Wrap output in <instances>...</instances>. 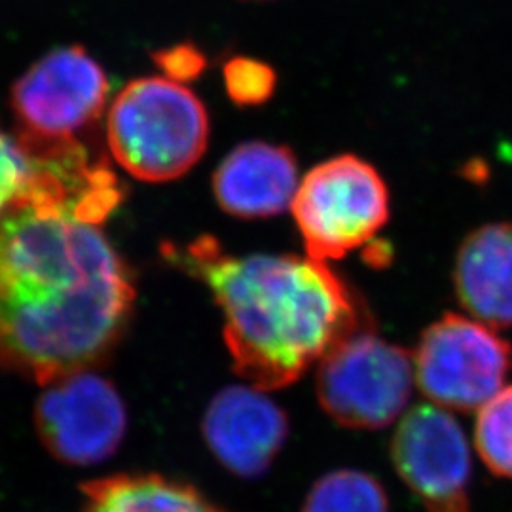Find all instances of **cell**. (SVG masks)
<instances>
[{
    "instance_id": "cell-1",
    "label": "cell",
    "mask_w": 512,
    "mask_h": 512,
    "mask_svg": "<svg viewBox=\"0 0 512 512\" xmlns=\"http://www.w3.org/2000/svg\"><path fill=\"white\" fill-rule=\"evenodd\" d=\"M29 154L27 192L0 211V368L48 385L109 359L135 287L101 228L116 175L82 143Z\"/></svg>"
},
{
    "instance_id": "cell-2",
    "label": "cell",
    "mask_w": 512,
    "mask_h": 512,
    "mask_svg": "<svg viewBox=\"0 0 512 512\" xmlns=\"http://www.w3.org/2000/svg\"><path fill=\"white\" fill-rule=\"evenodd\" d=\"M164 255L211 289L234 368L258 389L294 384L368 325L348 285L310 256H234L213 238L165 245Z\"/></svg>"
},
{
    "instance_id": "cell-3",
    "label": "cell",
    "mask_w": 512,
    "mask_h": 512,
    "mask_svg": "<svg viewBox=\"0 0 512 512\" xmlns=\"http://www.w3.org/2000/svg\"><path fill=\"white\" fill-rule=\"evenodd\" d=\"M107 141L129 175L167 183L200 162L209 141V114L183 82L169 76L137 78L110 107Z\"/></svg>"
},
{
    "instance_id": "cell-4",
    "label": "cell",
    "mask_w": 512,
    "mask_h": 512,
    "mask_svg": "<svg viewBox=\"0 0 512 512\" xmlns=\"http://www.w3.org/2000/svg\"><path fill=\"white\" fill-rule=\"evenodd\" d=\"M291 211L308 256L340 260L382 232L391 211L389 188L376 167L342 154L300 181Z\"/></svg>"
},
{
    "instance_id": "cell-5",
    "label": "cell",
    "mask_w": 512,
    "mask_h": 512,
    "mask_svg": "<svg viewBox=\"0 0 512 512\" xmlns=\"http://www.w3.org/2000/svg\"><path fill=\"white\" fill-rule=\"evenodd\" d=\"M414 357L368 327L355 330L321 359L317 399L330 418L349 429L391 425L412 397Z\"/></svg>"
},
{
    "instance_id": "cell-6",
    "label": "cell",
    "mask_w": 512,
    "mask_h": 512,
    "mask_svg": "<svg viewBox=\"0 0 512 512\" xmlns=\"http://www.w3.org/2000/svg\"><path fill=\"white\" fill-rule=\"evenodd\" d=\"M414 376L421 393L444 410H480L503 389L512 348L488 325L446 313L421 334Z\"/></svg>"
},
{
    "instance_id": "cell-7",
    "label": "cell",
    "mask_w": 512,
    "mask_h": 512,
    "mask_svg": "<svg viewBox=\"0 0 512 512\" xmlns=\"http://www.w3.org/2000/svg\"><path fill=\"white\" fill-rule=\"evenodd\" d=\"M109 99V78L82 46L55 48L12 88L18 137L38 143L71 141L93 126Z\"/></svg>"
},
{
    "instance_id": "cell-8",
    "label": "cell",
    "mask_w": 512,
    "mask_h": 512,
    "mask_svg": "<svg viewBox=\"0 0 512 512\" xmlns=\"http://www.w3.org/2000/svg\"><path fill=\"white\" fill-rule=\"evenodd\" d=\"M44 387L35 404V427L55 459L88 467L109 459L120 448L128 412L109 380L88 370Z\"/></svg>"
},
{
    "instance_id": "cell-9",
    "label": "cell",
    "mask_w": 512,
    "mask_h": 512,
    "mask_svg": "<svg viewBox=\"0 0 512 512\" xmlns=\"http://www.w3.org/2000/svg\"><path fill=\"white\" fill-rule=\"evenodd\" d=\"M404 484L429 512H469L471 450L456 418L435 404L410 408L391 442Z\"/></svg>"
},
{
    "instance_id": "cell-10",
    "label": "cell",
    "mask_w": 512,
    "mask_h": 512,
    "mask_svg": "<svg viewBox=\"0 0 512 512\" xmlns=\"http://www.w3.org/2000/svg\"><path fill=\"white\" fill-rule=\"evenodd\" d=\"M255 385H230L207 406L203 439L224 469L241 478L264 475L281 452L287 414Z\"/></svg>"
},
{
    "instance_id": "cell-11",
    "label": "cell",
    "mask_w": 512,
    "mask_h": 512,
    "mask_svg": "<svg viewBox=\"0 0 512 512\" xmlns=\"http://www.w3.org/2000/svg\"><path fill=\"white\" fill-rule=\"evenodd\" d=\"M298 184L291 148L253 141L234 148L222 160L213 177V192L226 213L266 219L291 209Z\"/></svg>"
},
{
    "instance_id": "cell-12",
    "label": "cell",
    "mask_w": 512,
    "mask_h": 512,
    "mask_svg": "<svg viewBox=\"0 0 512 512\" xmlns=\"http://www.w3.org/2000/svg\"><path fill=\"white\" fill-rule=\"evenodd\" d=\"M454 291L473 319L490 329L512 327V222H490L459 245Z\"/></svg>"
},
{
    "instance_id": "cell-13",
    "label": "cell",
    "mask_w": 512,
    "mask_h": 512,
    "mask_svg": "<svg viewBox=\"0 0 512 512\" xmlns=\"http://www.w3.org/2000/svg\"><path fill=\"white\" fill-rule=\"evenodd\" d=\"M82 512H226L196 488L162 475H112L82 484Z\"/></svg>"
},
{
    "instance_id": "cell-14",
    "label": "cell",
    "mask_w": 512,
    "mask_h": 512,
    "mask_svg": "<svg viewBox=\"0 0 512 512\" xmlns=\"http://www.w3.org/2000/svg\"><path fill=\"white\" fill-rule=\"evenodd\" d=\"M387 495L376 478L340 469L319 478L304 501L302 512H387Z\"/></svg>"
},
{
    "instance_id": "cell-15",
    "label": "cell",
    "mask_w": 512,
    "mask_h": 512,
    "mask_svg": "<svg viewBox=\"0 0 512 512\" xmlns=\"http://www.w3.org/2000/svg\"><path fill=\"white\" fill-rule=\"evenodd\" d=\"M475 446L494 475L512 478V385L478 410Z\"/></svg>"
},
{
    "instance_id": "cell-16",
    "label": "cell",
    "mask_w": 512,
    "mask_h": 512,
    "mask_svg": "<svg viewBox=\"0 0 512 512\" xmlns=\"http://www.w3.org/2000/svg\"><path fill=\"white\" fill-rule=\"evenodd\" d=\"M224 84L238 105H260L274 93L275 73L262 61L236 57L224 67Z\"/></svg>"
},
{
    "instance_id": "cell-17",
    "label": "cell",
    "mask_w": 512,
    "mask_h": 512,
    "mask_svg": "<svg viewBox=\"0 0 512 512\" xmlns=\"http://www.w3.org/2000/svg\"><path fill=\"white\" fill-rule=\"evenodd\" d=\"M33 171V158L18 135H8L0 129V211L27 192Z\"/></svg>"
},
{
    "instance_id": "cell-18",
    "label": "cell",
    "mask_w": 512,
    "mask_h": 512,
    "mask_svg": "<svg viewBox=\"0 0 512 512\" xmlns=\"http://www.w3.org/2000/svg\"><path fill=\"white\" fill-rule=\"evenodd\" d=\"M158 63L162 65L169 78L181 82L184 78H192L203 69V57L190 46H177L173 50L162 52L158 57Z\"/></svg>"
}]
</instances>
